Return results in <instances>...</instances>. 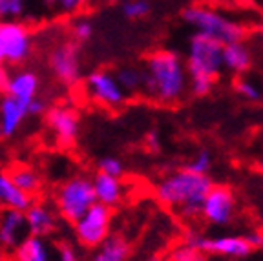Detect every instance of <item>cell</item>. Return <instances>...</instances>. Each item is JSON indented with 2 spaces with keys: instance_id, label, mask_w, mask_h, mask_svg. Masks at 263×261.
Instances as JSON below:
<instances>
[{
  "instance_id": "obj_11",
  "label": "cell",
  "mask_w": 263,
  "mask_h": 261,
  "mask_svg": "<svg viewBox=\"0 0 263 261\" xmlns=\"http://www.w3.org/2000/svg\"><path fill=\"white\" fill-rule=\"evenodd\" d=\"M49 132L61 146H71L79 135V111L71 106H51L44 115Z\"/></svg>"
},
{
  "instance_id": "obj_34",
  "label": "cell",
  "mask_w": 263,
  "mask_h": 261,
  "mask_svg": "<svg viewBox=\"0 0 263 261\" xmlns=\"http://www.w3.org/2000/svg\"><path fill=\"white\" fill-rule=\"evenodd\" d=\"M9 79H11L9 69L6 68V66H2V68H0V91H2V94H6V90H8Z\"/></svg>"
},
{
  "instance_id": "obj_14",
  "label": "cell",
  "mask_w": 263,
  "mask_h": 261,
  "mask_svg": "<svg viewBox=\"0 0 263 261\" xmlns=\"http://www.w3.org/2000/svg\"><path fill=\"white\" fill-rule=\"evenodd\" d=\"M28 106L24 102L4 95L0 99V137H13L28 117Z\"/></svg>"
},
{
  "instance_id": "obj_16",
  "label": "cell",
  "mask_w": 263,
  "mask_h": 261,
  "mask_svg": "<svg viewBox=\"0 0 263 261\" xmlns=\"http://www.w3.org/2000/svg\"><path fill=\"white\" fill-rule=\"evenodd\" d=\"M37 91L39 77L29 69H21L16 73H11L8 90H6L4 95H9V97L24 102V104H29L33 99H37Z\"/></svg>"
},
{
  "instance_id": "obj_43",
  "label": "cell",
  "mask_w": 263,
  "mask_h": 261,
  "mask_svg": "<svg viewBox=\"0 0 263 261\" xmlns=\"http://www.w3.org/2000/svg\"><path fill=\"white\" fill-rule=\"evenodd\" d=\"M164 261H166V259H164Z\"/></svg>"
},
{
  "instance_id": "obj_5",
  "label": "cell",
  "mask_w": 263,
  "mask_h": 261,
  "mask_svg": "<svg viewBox=\"0 0 263 261\" xmlns=\"http://www.w3.org/2000/svg\"><path fill=\"white\" fill-rule=\"evenodd\" d=\"M183 18L196 28L197 33L219 41L223 46L232 42H241L245 37V28L236 21H230L216 9L205 6H190L183 11Z\"/></svg>"
},
{
  "instance_id": "obj_39",
  "label": "cell",
  "mask_w": 263,
  "mask_h": 261,
  "mask_svg": "<svg viewBox=\"0 0 263 261\" xmlns=\"http://www.w3.org/2000/svg\"><path fill=\"white\" fill-rule=\"evenodd\" d=\"M6 64H8V62H6V55H4V51H2V48H0V68Z\"/></svg>"
},
{
  "instance_id": "obj_3",
  "label": "cell",
  "mask_w": 263,
  "mask_h": 261,
  "mask_svg": "<svg viewBox=\"0 0 263 261\" xmlns=\"http://www.w3.org/2000/svg\"><path fill=\"white\" fill-rule=\"evenodd\" d=\"M223 68V44L203 33H194L189 42V86L194 95H206Z\"/></svg>"
},
{
  "instance_id": "obj_10",
  "label": "cell",
  "mask_w": 263,
  "mask_h": 261,
  "mask_svg": "<svg viewBox=\"0 0 263 261\" xmlns=\"http://www.w3.org/2000/svg\"><path fill=\"white\" fill-rule=\"evenodd\" d=\"M84 91L95 104L110 108V110L123 106L126 101V94L117 82L115 75L108 71H93L88 75L84 81Z\"/></svg>"
},
{
  "instance_id": "obj_17",
  "label": "cell",
  "mask_w": 263,
  "mask_h": 261,
  "mask_svg": "<svg viewBox=\"0 0 263 261\" xmlns=\"http://www.w3.org/2000/svg\"><path fill=\"white\" fill-rule=\"evenodd\" d=\"M33 204V197L22 192L21 188L13 183L8 172H0V208H11L26 212Z\"/></svg>"
},
{
  "instance_id": "obj_29",
  "label": "cell",
  "mask_w": 263,
  "mask_h": 261,
  "mask_svg": "<svg viewBox=\"0 0 263 261\" xmlns=\"http://www.w3.org/2000/svg\"><path fill=\"white\" fill-rule=\"evenodd\" d=\"M99 172L101 174H106V176H114V177H121L124 172V166L117 157H111V155H106L103 159L99 161Z\"/></svg>"
},
{
  "instance_id": "obj_8",
  "label": "cell",
  "mask_w": 263,
  "mask_h": 261,
  "mask_svg": "<svg viewBox=\"0 0 263 261\" xmlns=\"http://www.w3.org/2000/svg\"><path fill=\"white\" fill-rule=\"evenodd\" d=\"M186 243L201 250L206 256H221V257H247L252 250V243L249 237L243 236H219V237H203L197 234H189Z\"/></svg>"
},
{
  "instance_id": "obj_40",
  "label": "cell",
  "mask_w": 263,
  "mask_h": 261,
  "mask_svg": "<svg viewBox=\"0 0 263 261\" xmlns=\"http://www.w3.org/2000/svg\"><path fill=\"white\" fill-rule=\"evenodd\" d=\"M148 261H164L163 257H159V256H154V257H150Z\"/></svg>"
},
{
  "instance_id": "obj_41",
  "label": "cell",
  "mask_w": 263,
  "mask_h": 261,
  "mask_svg": "<svg viewBox=\"0 0 263 261\" xmlns=\"http://www.w3.org/2000/svg\"><path fill=\"white\" fill-rule=\"evenodd\" d=\"M106 2H115V0H106Z\"/></svg>"
},
{
  "instance_id": "obj_18",
  "label": "cell",
  "mask_w": 263,
  "mask_h": 261,
  "mask_svg": "<svg viewBox=\"0 0 263 261\" xmlns=\"http://www.w3.org/2000/svg\"><path fill=\"white\" fill-rule=\"evenodd\" d=\"M93 188L95 196H97V203L104 204L108 208H114L115 204H119L123 199L124 187L121 183V177L106 176V174H95L93 177Z\"/></svg>"
},
{
  "instance_id": "obj_13",
  "label": "cell",
  "mask_w": 263,
  "mask_h": 261,
  "mask_svg": "<svg viewBox=\"0 0 263 261\" xmlns=\"http://www.w3.org/2000/svg\"><path fill=\"white\" fill-rule=\"evenodd\" d=\"M234 216V194L230 188L218 184L210 188L203 203V217L212 225H227Z\"/></svg>"
},
{
  "instance_id": "obj_36",
  "label": "cell",
  "mask_w": 263,
  "mask_h": 261,
  "mask_svg": "<svg viewBox=\"0 0 263 261\" xmlns=\"http://www.w3.org/2000/svg\"><path fill=\"white\" fill-rule=\"evenodd\" d=\"M249 241L252 243V247L254 249H261L263 247V234L261 232H252V234H249Z\"/></svg>"
},
{
  "instance_id": "obj_1",
  "label": "cell",
  "mask_w": 263,
  "mask_h": 261,
  "mask_svg": "<svg viewBox=\"0 0 263 261\" xmlns=\"http://www.w3.org/2000/svg\"><path fill=\"white\" fill-rule=\"evenodd\" d=\"M212 187L209 176L181 168L164 176L156 184V196L163 204L176 210L181 219L194 221L203 216V203Z\"/></svg>"
},
{
  "instance_id": "obj_4",
  "label": "cell",
  "mask_w": 263,
  "mask_h": 261,
  "mask_svg": "<svg viewBox=\"0 0 263 261\" xmlns=\"http://www.w3.org/2000/svg\"><path fill=\"white\" fill-rule=\"evenodd\" d=\"M95 203L97 196H95L93 179L86 176H73L57 188L55 207L61 217H64L68 223L75 225Z\"/></svg>"
},
{
  "instance_id": "obj_32",
  "label": "cell",
  "mask_w": 263,
  "mask_h": 261,
  "mask_svg": "<svg viewBox=\"0 0 263 261\" xmlns=\"http://www.w3.org/2000/svg\"><path fill=\"white\" fill-rule=\"evenodd\" d=\"M59 261H81L79 254L70 243H61L59 245Z\"/></svg>"
},
{
  "instance_id": "obj_15",
  "label": "cell",
  "mask_w": 263,
  "mask_h": 261,
  "mask_svg": "<svg viewBox=\"0 0 263 261\" xmlns=\"http://www.w3.org/2000/svg\"><path fill=\"white\" fill-rule=\"evenodd\" d=\"M26 219L31 236L46 237L57 229V214L42 201H33L31 207L26 210Z\"/></svg>"
},
{
  "instance_id": "obj_9",
  "label": "cell",
  "mask_w": 263,
  "mask_h": 261,
  "mask_svg": "<svg viewBox=\"0 0 263 261\" xmlns=\"http://www.w3.org/2000/svg\"><path fill=\"white\" fill-rule=\"evenodd\" d=\"M49 69L57 81L73 86L81 81V51L75 41H64L49 51Z\"/></svg>"
},
{
  "instance_id": "obj_23",
  "label": "cell",
  "mask_w": 263,
  "mask_h": 261,
  "mask_svg": "<svg viewBox=\"0 0 263 261\" xmlns=\"http://www.w3.org/2000/svg\"><path fill=\"white\" fill-rule=\"evenodd\" d=\"M115 79L124 90V94H137L143 91L144 84V73L141 69L134 68V66H124L115 71Z\"/></svg>"
},
{
  "instance_id": "obj_22",
  "label": "cell",
  "mask_w": 263,
  "mask_h": 261,
  "mask_svg": "<svg viewBox=\"0 0 263 261\" xmlns=\"http://www.w3.org/2000/svg\"><path fill=\"white\" fill-rule=\"evenodd\" d=\"M251 66V53L245 44L241 42H232V44L223 46V68L241 73Z\"/></svg>"
},
{
  "instance_id": "obj_35",
  "label": "cell",
  "mask_w": 263,
  "mask_h": 261,
  "mask_svg": "<svg viewBox=\"0 0 263 261\" xmlns=\"http://www.w3.org/2000/svg\"><path fill=\"white\" fill-rule=\"evenodd\" d=\"M144 143L150 150H157L159 148V134L157 132H150V134L144 137Z\"/></svg>"
},
{
  "instance_id": "obj_37",
  "label": "cell",
  "mask_w": 263,
  "mask_h": 261,
  "mask_svg": "<svg viewBox=\"0 0 263 261\" xmlns=\"http://www.w3.org/2000/svg\"><path fill=\"white\" fill-rule=\"evenodd\" d=\"M0 261H9V256H8V250H4L0 247Z\"/></svg>"
},
{
  "instance_id": "obj_7",
  "label": "cell",
  "mask_w": 263,
  "mask_h": 261,
  "mask_svg": "<svg viewBox=\"0 0 263 261\" xmlns=\"http://www.w3.org/2000/svg\"><path fill=\"white\" fill-rule=\"evenodd\" d=\"M0 48L9 66L28 61L31 53V31L18 21H0Z\"/></svg>"
},
{
  "instance_id": "obj_19",
  "label": "cell",
  "mask_w": 263,
  "mask_h": 261,
  "mask_svg": "<svg viewBox=\"0 0 263 261\" xmlns=\"http://www.w3.org/2000/svg\"><path fill=\"white\" fill-rule=\"evenodd\" d=\"M13 261H51L44 237L28 236L13 250Z\"/></svg>"
},
{
  "instance_id": "obj_21",
  "label": "cell",
  "mask_w": 263,
  "mask_h": 261,
  "mask_svg": "<svg viewBox=\"0 0 263 261\" xmlns=\"http://www.w3.org/2000/svg\"><path fill=\"white\" fill-rule=\"evenodd\" d=\"M128 256H130V243L123 236L115 234L95 250L91 261H128Z\"/></svg>"
},
{
  "instance_id": "obj_26",
  "label": "cell",
  "mask_w": 263,
  "mask_h": 261,
  "mask_svg": "<svg viewBox=\"0 0 263 261\" xmlns=\"http://www.w3.org/2000/svg\"><path fill=\"white\" fill-rule=\"evenodd\" d=\"M210 166H212V157H210L209 150H201V152H197V155L190 161L189 164H186L185 168H189V170L194 172V174L206 176L209 170H210Z\"/></svg>"
},
{
  "instance_id": "obj_25",
  "label": "cell",
  "mask_w": 263,
  "mask_h": 261,
  "mask_svg": "<svg viewBox=\"0 0 263 261\" xmlns=\"http://www.w3.org/2000/svg\"><path fill=\"white\" fill-rule=\"evenodd\" d=\"M48 6L53 9L57 15L73 16L77 13L84 11L88 6V0H46Z\"/></svg>"
},
{
  "instance_id": "obj_38",
  "label": "cell",
  "mask_w": 263,
  "mask_h": 261,
  "mask_svg": "<svg viewBox=\"0 0 263 261\" xmlns=\"http://www.w3.org/2000/svg\"><path fill=\"white\" fill-rule=\"evenodd\" d=\"M0 21H6V11H4V0H0Z\"/></svg>"
},
{
  "instance_id": "obj_28",
  "label": "cell",
  "mask_w": 263,
  "mask_h": 261,
  "mask_svg": "<svg viewBox=\"0 0 263 261\" xmlns=\"http://www.w3.org/2000/svg\"><path fill=\"white\" fill-rule=\"evenodd\" d=\"M150 11V4L146 0H130L126 4L123 6V13L126 18H143V16L148 15Z\"/></svg>"
},
{
  "instance_id": "obj_42",
  "label": "cell",
  "mask_w": 263,
  "mask_h": 261,
  "mask_svg": "<svg viewBox=\"0 0 263 261\" xmlns=\"http://www.w3.org/2000/svg\"><path fill=\"white\" fill-rule=\"evenodd\" d=\"M261 170H263V161H261Z\"/></svg>"
},
{
  "instance_id": "obj_2",
  "label": "cell",
  "mask_w": 263,
  "mask_h": 261,
  "mask_svg": "<svg viewBox=\"0 0 263 261\" xmlns=\"http://www.w3.org/2000/svg\"><path fill=\"white\" fill-rule=\"evenodd\" d=\"M143 94L156 102H176L189 86V69L183 59L168 49H157L144 62Z\"/></svg>"
},
{
  "instance_id": "obj_24",
  "label": "cell",
  "mask_w": 263,
  "mask_h": 261,
  "mask_svg": "<svg viewBox=\"0 0 263 261\" xmlns=\"http://www.w3.org/2000/svg\"><path fill=\"white\" fill-rule=\"evenodd\" d=\"M166 261H206V254H203L201 250H197L196 247L185 241L170 250Z\"/></svg>"
},
{
  "instance_id": "obj_12",
  "label": "cell",
  "mask_w": 263,
  "mask_h": 261,
  "mask_svg": "<svg viewBox=\"0 0 263 261\" xmlns=\"http://www.w3.org/2000/svg\"><path fill=\"white\" fill-rule=\"evenodd\" d=\"M29 234L26 212L0 208V247L4 250H15Z\"/></svg>"
},
{
  "instance_id": "obj_33",
  "label": "cell",
  "mask_w": 263,
  "mask_h": 261,
  "mask_svg": "<svg viewBox=\"0 0 263 261\" xmlns=\"http://www.w3.org/2000/svg\"><path fill=\"white\" fill-rule=\"evenodd\" d=\"M46 111H48V108H46L44 101H41V99H33V101L29 102L28 114L33 115V117H37V115H46Z\"/></svg>"
},
{
  "instance_id": "obj_6",
  "label": "cell",
  "mask_w": 263,
  "mask_h": 261,
  "mask_svg": "<svg viewBox=\"0 0 263 261\" xmlns=\"http://www.w3.org/2000/svg\"><path fill=\"white\" fill-rule=\"evenodd\" d=\"M110 225H111V208L104 207L101 203H95L73 225L75 237L86 249H99L110 237Z\"/></svg>"
},
{
  "instance_id": "obj_27",
  "label": "cell",
  "mask_w": 263,
  "mask_h": 261,
  "mask_svg": "<svg viewBox=\"0 0 263 261\" xmlns=\"http://www.w3.org/2000/svg\"><path fill=\"white\" fill-rule=\"evenodd\" d=\"M71 35H73V41L77 42H86L93 37V24L88 18H77V21L71 24Z\"/></svg>"
},
{
  "instance_id": "obj_31",
  "label": "cell",
  "mask_w": 263,
  "mask_h": 261,
  "mask_svg": "<svg viewBox=\"0 0 263 261\" xmlns=\"http://www.w3.org/2000/svg\"><path fill=\"white\" fill-rule=\"evenodd\" d=\"M26 0H4L6 21H16L24 13Z\"/></svg>"
},
{
  "instance_id": "obj_30",
  "label": "cell",
  "mask_w": 263,
  "mask_h": 261,
  "mask_svg": "<svg viewBox=\"0 0 263 261\" xmlns=\"http://www.w3.org/2000/svg\"><path fill=\"white\" fill-rule=\"evenodd\" d=\"M236 90L241 97H245L247 101H258L261 97V91L252 81H247V79H239L236 81Z\"/></svg>"
},
{
  "instance_id": "obj_20",
  "label": "cell",
  "mask_w": 263,
  "mask_h": 261,
  "mask_svg": "<svg viewBox=\"0 0 263 261\" xmlns=\"http://www.w3.org/2000/svg\"><path fill=\"white\" fill-rule=\"evenodd\" d=\"M8 174L13 179V183L21 188L22 192H26L31 197L39 196L42 188V179L37 174V170H33L28 164H13L8 170Z\"/></svg>"
}]
</instances>
